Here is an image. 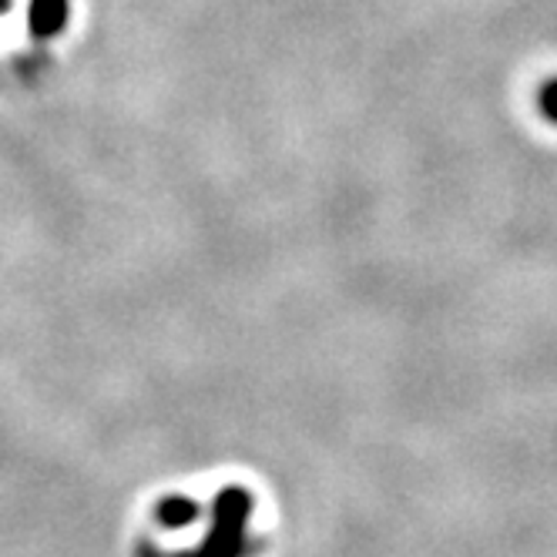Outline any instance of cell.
I'll use <instances>...</instances> for the list:
<instances>
[{
    "mask_svg": "<svg viewBox=\"0 0 557 557\" xmlns=\"http://www.w3.org/2000/svg\"><path fill=\"white\" fill-rule=\"evenodd\" d=\"M256 510V497L246 487H225L215 494L209 513L212 524H228V528H249V517Z\"/></svg>",
    "mask_w": 557,
    "mask_h": 557,
    "instance_id": "7a4b0ae2",
    "label": "cell"
},
{
    "mask_svg": "<svg viewBox=\"0 0 557 557\" xmlns=\"http://www.w3.org/2000/svg\"><path fill=\"white\" fill-rule=\"evenodd\" d=\"M262 547V541H252L246 528L212 524L209 534L188 550H178L172 557H252Z\"/></svg>",
    "mask_w": 557,
    "mask_h": 557,
    "instance_id": "6da1fadb",
    "label": "cell"
},
{
    "mask_svg": "<svg viewBox=\"0 0 557 557\" xmlns=\"http://www.w3.org/2000/svg\"><path fill=\"white\" fill-rule=\"evenodd\" d=\"M537 104H541V114L547 117L550 125H557V77L544 82L541 95H537Z\"/></svg>",
    "mask_w": 557,
    "mask_h": 557,
    "instance_id": "5b68a950",
    "label": "cell"
},
{
    "mask_svg": "<svg viewBox=\"0 0 557 557\" xmlns=\"http://www.w3.org/2000/svg\"><path fill=\"white\" fill-rule=\"evenodd\" d=\"M71 14L67 0H30V30L37 37H54L64 30Z\"/></svg>",
    "mask_w": 557,
    "mask_h": 557,
    "instance_id": "277c9868",
    "label": "cell"
},
{
    "mask_svg": "<svg viewBox=\"0 0 557 557\" xmlns=\"http://www.w3.org/2000/svg\"><path fill=\"white\" fill-rule=\"evenodd\" d=\"M202 504L188 494H169L154 504V521L162 531H182V528H191L198 517H202Z\"/></svg>",
    "mask_w": 557,
    "mask_h": 557,
    "instance_id": "3957f363",
    "label": "cell"
},
{
    "mask_svg": "<svg viewBox=\"0 0 557 557\" xmlns=\"http://www.w3.org/2000/svg\"><path fill=\"white\" fill-rule=\"evenodd\" d=\"M8 8V0H0V11H4Z\"/></svg>",
    "mask_w": 557,
    "mask_h": 557,
    "instance_id": "8992f818",
    "label": "cell"
}]
</instances>
